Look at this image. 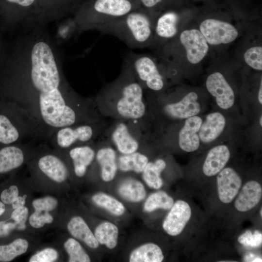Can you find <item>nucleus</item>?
<instances>
[{
    "label": "nucleus",
    "mask_w": 262,
    "mask_h": 262,
    "mask_svg": "<svg viewBox=\"0 0 262 262\" xmlns=\"http://www.w3.org/2000/svg\"><path fill=\"white\" fill-rule=\"evenodd\" d=\"M46 25L22 31L0 48V99L23 109L48 142L62 127L100 121L94 98L78 95L64 75L60 49Z\"/></svg>",
    "instance_id": "obj_1"
},
{
    "label": "nucleus",
    "mask_w": 262,
    "mask_h": 262,
    "mask_svg": "<svg viewBox=\"0 0 262 262\" xmlns=\"http://www.w3.org/2000/svg\"><path fill=\"white\" fill-rule=\"evenodd\" d=\"M96 98L113 103L118 119L138 124L144 121L147 113L144 89L125 58L119 76L102 88Z\"/></svg>",
    "instance_id": "obj_2"
},
{
    "label": "nucleus",
    "mask_w": 262,
    "mask_h": 262,
    "mask_svg": "<svg viewBox=\"0 0 262 262\" xmlns=\"http://www.w3.org/2000/svg\"><path fill=\"white\" fill-rule=\"evenodd\" d=\"M156 17V13L139 8L96 31L115 36L132 49H144L153 44Z\"/></svg>",
    "instance_id": "obj_3"
},
{
    "label": "nucleus",
    "mask_w": 262,
    "mask_h": 262,
    "mask_svg": "<svg viewBox=\"0 0 262 262\" xmlns=\"http://www.w3.org/2000/svg\"><path fill=\"white\" fill-rule=\"evenodd\" d=\"M139 8L138 0H87L73 11L72 22L79 33L96 31Z\"/></svg>",
    "instance_id": "obj_4"
},
{
    "label": "nucleus",
    "mask_w": 262,
    "mask_h": 262,
    "mask_svg": "<svg viewBox=\"0 0 262 262\" xmlns=\"http://www.w3.org/2000/svg\"><path fill=\"white\" fill-rule=\"evenodd\" d=\"M28 142L47 143L27 112L12 102L0 99V147Z\"/></svg>",
    "instance_id": "obj_5"
},
{
    "label": "nucleus",
    "mask_w": 262,
    "mask_h": 262,
    "mask_svg": "<svg viewBox=\"0 0 262 262\" xmlns=\"http://www.w3.org/2000/svg\"><path fill=\"white\" fill-rule=\"evenodd\" d=\"M44 21L40 0H0V32L22 31Z\"/></svg>",
    "instance_id": "obj_6"
},
{
    "label": "nucleus",
    "mask_w": 262,
    "mask_h": 262,
    "mask_svg": "<svg viewBox=\"0 0 262 262\" xmlns=\"http://www.w3.org/2000/svg\"><path fill=\"white\" fill-rule=\"evenodd\" d=\"M103 122L75 124L57 129L47 142L57 151L96 141L103 133Z\"/></svg>",
    "instance_id": "obj_7"
},
{
    "label": "nucleus",
    "mask_w": 262,
    "mask_h": 262,
    "mask_svg": "<svg viewBox=\"0 0 262 262\" xmlns=\"http://www.w3.org/2000/svg\"><path fill=\"white\" fill-rule=\"evenodd\" d=\"M125 59L143 89L158 92L163 89L164 78L155 61L151 56L131 52Z\"/></svg>",
    "instance_id": "obj_8"
},
{
    "label": "nucleus",
    "mask_w": 262,
    "mask_h": 262,
    "mask_svg": "<svg viewBox=\"0 0 262 262\" xmlns=\"http://www.w3.org/2000/svg\"><path fill=\"white\" fill-rule=\"evenodd\" d=\"M46 143L41 144L35 155V167L54 182H65L69 175L68 166L62 155L52 148L48 147Z\"/></svg>",
    "instance_id": "obj_9"
},
{
    "label": "nucleus",
    "mask_w": 262,
    "mask_h": 262,
    "mask_svg": "<svg viewBox=\"0 0 262 262\" xmlns=\"http://www.w3.org/2000/svg\"><path fill=\"white\" fill-rule=\"evenodd\" d=\"M139 125L123 120L117 121L110 128L109 138L116 150L121 154H129L139 149L143 139L135 131Z\"/></svg>",
    "instance_id": "obj_10"
},
{
    "label": "nucleus",
    "mask_w": 262,
    "mask_h": 262,
    "mask_svg": "<svg viewBox=\"0 0 262 262\" xmlns=\"http://www.w3.org/2000/svg\"><path fill=\"white\" fill-rule=\"evenodd\" d=\"M199 30L208 44L211 45L230 43L238 35L237 30L231 24L214 18H208L202 21Z\"/></svg>",
    "instance_id": "obj_11"
},
{
    "label": "nucleus",
    "mask_w": 262,
    "mask_h": 262,
    "mask_svg": "<svg viewBox=\"0 0 262 262\" xmlns=\"http://www.w3.org/2000/svg\"><path fill=\"white\" fill-rule=\"evenodd\" d=\"M97 144L98 142L94 141L58 152L68 158L75 175L82 178L95 159Z\"/></svg>",
    "instance_id": "obj_12"
},
{
    "label": "nucleus",
    "mask_w": 262,
    "mask_h": 262,
    "mask_svg": "<svg viewBox=\"0 0 262 262\" xmlns=\"http://www.w3.org/2000/svg\"><path fill=\"white\" fill-rule=\"evenodd\" d=\"M179 39L186 50L187 59L191 64H198L208 52V43L199 30H184L180 33Z\"/></svg>",
    "instance_id": "obj_13"
},
{
    "label": "nucleus",
    "mask_w": 262,
    "mask_h": 262,
    "mask_svg": "<svg viewBox=\"0 0 262 262\" xmlns=\"http://www.w3.org/2000/svg\"><path fill=\"white\" fill-rule=\"evenodd\" d=\"M169 210L162 227L167 234L176 236L182 232L191 219V208L186 201L178 200L174 203Z\"/></svg>",
    "instance_id": "obj_14"
},
{
    "label": "nucleus",
    "mask_w": 262,
    "mask_h": 262,
    "mask_svg": "<svg viewBox=\"0 0 262 262\" xmlns=\"http://www.w3.org/2000/svg\"><path fill=\"white\" fill-rule=\"evenodd\" d=\"M208 92L215 98L216 103L223 109H228L234 103V91L223 75L219 72L210 74L206 81Z\"/></svg>",
    "instance_id": "obj_15"
},
{
    "label": "nucleus",
    "mask_w": 262,
    "mask_h": 262,
    "mask_svg": "<svg viewBox=\"0 0 262 262\" xmlns=\"http://www.w3.org/2000/svg\"><path fill=\"white\" fill-rule=\"evenodd\" d=\"M242 179L232 168H224L217 174L218 196L223 203H230L237 196L242 186Z\"/></svg>",
    "instance_id": "obj_16"
},
{
    "label": "nucleus",
    "mask_w": 262,
    "mask_h": 262,
    "mask_svg": "<svg viewBox=\"0 0 262 262\" xmlns=\"http://www.w3.org/2000/svg\"><path fill=\"white\" fill-rule=\"evenodd\" d=\"M197 99V94L191 92L180 101L166 104L164 111L167 115L172 118L187 119L199 113L201 107Z\"/></svg>",
    "instance_id": "obj_17"
},
{
    "label": "nucleus",
    "mask_w": 262,
    "mask_h": 262,
    "mask_svg": "<svg viewBox=\"0 0 262 262\" xmlns=\"http://www.w3.org/2000/svg\"><path fill=\"white\" fill-rule=\"evenodd\" d=\"M95 159L99 166L102 180L105 182L113 180L118 169L114 148L108 145L98 147V142Z\"/></svg>",
    "instance_id": "obj_18"
},
{
    "label": "nucleus",
    "mask_w": 262,
    "mask_h": 262,
    "mask_svg": "<svg viewBox=\"0 0 262 262\" xmlns=\"http://www.w3.org/2000/svg\"><path fill=\"white\" fill-rule=\"evenodd\" d=\"M198 116L188 118L179 133V145L183 151L191 152L196 150L200 145L198 131L202 123Z\"/></svg>",
    "instance_id": "obj_19"
},
{
    "label": "nucleus",
    "mask_w": 262,
    "mask_h": 262,
    "mask_svg": "<svg viewBox=\"0 0 262 262\" xmlns=\"http://www.w3.org/2000/svg\"><path fill=\"white\" fill-rule=\"evenodd\" d=\"M262 196V187L260 183L256 180H249L239 191L234 207L239 212H247L259 203Z\"/></svg>",
    "instance_id": "obj_20"
},
{
    "label": "nucleus",
    "mask_w": 262,
    "mask_h": 262,
    "mask_svg": "<svg viewBox=\"0 0 262 262\" xmlns=\"http://www.w3.org/2000/svg\"><path fill=\"white\" fill-rule=\"evenodd\" d=\"M227 146L221 145L211 148L204 162L202 170L205 175L212 177L217 175L226 166L230 158Z\"/></svg>",
    "instance_id": "obj_21"
},
{
    "label": "nucleus",
    "mask_w": 262,
    "mask_h": 262,
    "mask_svg": "<svg viewBox=\"0 0 262 262\" xmlns=\"http://www.w3.org/2000/svg\"><path fill=\"white\" fill-rule=\"evenodd\" d=\"M154 27L153 43L157 40L174 38L178 31L179 16L174 11H167L158 16Z\"/></svg>",
    "instance_id": "obj_22"
},
{
    "label": "nucleus",
    "mask_w": 262,
    "mask_h": 262,
    "mask_svg": "<svg viewBox=\"0 0 262 262\" xmlns=\"http://www.w3.org/2000/svg\"><path fill=\"white\" fill-rule=\"evenodd\" d=\"M226 126V119L219 112L208 115L201 124L198 131L199 140L204 143H210L222 133Z\"/></svg>",
    "instance_id": "obj_23"
},
{
    "label": "nucleus",
    "mask_w": 262,
    "mask_h": 262,
    "mask_svg": "<svg viewBox=\"0 0 262 262\" xmlns=\"http://www.w3.org/2000/svg\"><path fill=\"white\" fill-rule=\"evenodd\" d=\"M67 228L73 237L82 241L90 248L96 249L98 247L99 244L94 234L82 217H72L67 223Z\"/></svg>",
    "instance_id": "obj_24"
},
{
    "label": "nucleus",
    "mask_w": 262,
    "mask_h": 262,
    "mask_svg": "<svg viewBox=\"0 0 262 262\" xmlns=\"http://www.w3.org/2000/svg\"><path fill=\"white\" fill-rule=\"evenodd\" d=\"M164 259L160 247L152 243H146L136 247L129 257L131 262H161Z\"/></svg>",
    "instance_id": "obj_25"
},
{
    "label": "nucleus",
    "mask_w": 262,
    "mask_h": 262,
    "mask_svg": "<svg viewBox=\"0 0 262 262\" xmlns=\"http://www.w3.org/2000/svg\"><path fill=\"white\" fill-rule=\"evenodd\" d=\"M118 192L123 198L132 202H140L146 196L143 183L134 178H127L121 182L118 187Z\"/></svg>",
    "instance_id": "obj_26"
},
{
    "label": "nucleus",
    "mask_w": 262,
    "mask_h": 262,
    "mask_svg": "<svg viewBox=\"0 0 262 262\" xmlns=\"http://www.w3.org/2000/svg\"><path fill=\"white\" fill-rule=\"evenodd\" d=\"M148 162V157L138 151L129 154H121L117 158L118 168L122 172L142 173Z\"/></svg>",
    "instance_id": "obj_27"
},
{
    "label": "nucleus",
    "mask_w": 262,
    "mask_h": 262,
    "mask_svg": "<svg viewBox=\"0 0 262 262\" xmlns=\"http://www.w3.org/2000/svg\"><path fill=\"white\" fill-rule=\"evenodd\" d=\"M166 166L165 162L162 159L148 162L142 172L143 179L148 186L156 190L162 187L163 181L161 174Z\"/></svg>",
    "instance_id": "obj_28"
},
{
    "label": "nucleus",
    "mask_w": 262,
    "mask_h": 262,
    "mask_svg": "<svg viewBox=\"0 0 262 262\" xmlns=\"http://www.w3.org/2000/svg\"><path fill=\"white\" fill-rule=\"evenodd\" d=\"M94 235L99 244L112 249L117 244L119 230L117 227L109 221H104L95 229Z\"/></svg>",
    "instance_id": "obj_29"
},
{
    "label": "nucleus",
    "mask_w": 262,
    "mask_h": 262,
    "mask_svg": "<svg viewBox=\"0 0 262 262\" xmlns=\"http://www.w3.org/2000/svg\"><path fill=\"white\" fill-rule=\"evenodd\" d=\"M174 203L173 198L166 192L159 191L152 193L147 197L144 203L143 209L147 213L158 209L169 210Z\"/></svg>",
    "instance_id": "obj_30"
},
{
    "label": "nucleus",
    "mask_w": 262,
    "mask_h": 262,
    "mask_svg": "<svg viewBox=\"0 0 262 262\" xmlns=\"http://www.w3.org/2000/svg\"><path fill=\"white\" fill-rule=\"evenodd\" d=\"M29 247L28 242L17 238L7 245L0 246V262H8L25 253Z\"/></svg>",
    "instance_id": "obj_31"
},
{
    "label": "nucleus",
    "mask_w": 262,
    "mask_h": 262,
    "mask_svg": "<svg viewBox=\"0 0 262 262\" xmlns=\"http://www.w3.org/2000/svg\"><path fill=\"white\" fill-rule=\"evenodd\" d=\"M92 199L97 205L115 215L120 216L125 213V208L124 205L108 194L102 192L97 193L92 196Z\"/></svg>",
    "instance_id": "obj_32"
},
{
    "label": "nucleus",
    "mask_w": 262,
    "mask_h": 262,
    "mask_svg": "<svg viewBox=\"0 0 262 262\" xmlns=\"http://www.w3.org/2000/svg\"><path fill=\"white\" fill-rule=\"evenodd\" d=\"M68 255L69 262H90V258L78 241L72 238H68L64 244Z\"/></svg>",
    "instance_id": "obj_33"
},
{
    "label": "nucleus",
    "mask_w": 262,
    "mask_h": 262,
    "mask_svg": "<svg viewBox=\"0 0 262 262\" xmlns=\"http://www.w3.org/2000/svg\"><path fill=\"white\" fill-rule=\"evenodd\" d=\"M246 63L252 68L262 70V47L254 46L247 49L244 54Z\"/></svg>",
    "instance_id": "obj_34"
},
{
    "label": "nucleus",
    "mask_w": 262,
    "mask_h": 262,
    "mask_svg": "<svg viewBox=\"0 0 262 262\" xmlns=\"http://www.w3.org/2000/svg\"><path fill=\"white\" fill-rule=\"evenodd\" d=\"M53 221V218L49 212L37 210H34L29 219L30 225L35 229L41 228L46 224L51 223Z\"/></svg>",
    "instance_id": "obj_35"
},
{
    "label": "nucleus",
    "mask_w": 262,
    "mask_h": 262,
    "mask_svg": "<svg viewBox=\"0 0 262 262\" xmlns=\"http://www.w3.org/2000/svg\"><path fill=\"white\" fill-rule=\"evenodd\" d=\"M57 199L51 196H47L34 199L32 202L34 210L50 212L55 209L58 206Z\"/></svg>",
    "instance_id": "obj_36"
},
{
    "label": "nucleus",
    "mask_w": 262,
    "mask_h": 262,
    "mask_svg": "<svg viewBox=\"0 0 262 262\" xmlns=\"http://www.w3.org/2000/svg\"><path fill=\"white\" fill-rule=\"evenodd\" d=\"M58 257L59 254L56 250L53 248L48 247L33 255L29 261L30 262H53L58 259Z\"/></svg>",
    "instance_id": "obj_37"
},
{
    "label": "nucleus",
    "mask_w": 262,
    "mask_h": 262,
    "mask_svg": "<svg viewBox=\"0 0 262 262\" xmlns=\"http://www.w3.org/2000/svg\"><path fill=\"white\" fill-rule=\"evenodd\" d=\"M238 242L245 246H258L262 243V234L258 231L252 234L250 230H247L239 237Z\"/></svg>",
    "instance_id": "obj_38"
},
{
    "label": "nucleus",
    "mask_w": 262,
    "mask_h": 262,
    "mask_svg": "<svg viewBox=\"0 0 262 262\" xmlns=\"http://www.w3.org/2000/svg\"><path fill=\"white\" fill-rule=\"evenodd\" d=\"M29 214L28 209L25 206L14 209L11 217L17 225L19 229L25 228V223Z\"/></svg>",
    "instance_id": "obj_39"
},
{
    "label": "nucleus",
    "mask_w": 262,
    "mask_h": 262,
    "mask_svg": "<svg viewBox=\"0 0 262 262\" xmlns=\"http://www.w3.org/2000/svg\"><path fill=\"white\" fill-rule=\"evenodd\" d=\"M19 191L16 185H12L4 190L0 194V199L4 204H11L18 196Z\"/></svg>",
    "instance_id": "obj_40"
},
{
    "label": "nucleus",
    "mask_w": 262,
    "mask_h": 262,
    "mask_svg": "<svg viewBox=\"0 0 262 262\" xmlns=\"http://www.w3.org/2000/svg\"><path fill=\"white\" fill-rule=\"evenodd\" d=\"M163 1L164 0H138L139 7L144 10L155 12V8Z\"/></svg>",
    "instance_id": "obj_41"
},
{
    "label": "nucleus",
    "mask_w": 262,
    "mask_h": 262,
    "mask_svg": "<svg viewBox=\"0 0 262 262\" xmlns=\"http://www.w3.org/2000/svg\"><path fill=\"white\" fill-rule=\"evenodd\" d=\"M17 228L15 222H7L5 221H0V237L8 236L11 230Z\"/></svg>",
    "instance_id": "obj_42"
},
{
    "label": "nucleus",
    "mask_w": 262,
    "mask_h": 262,
    "mask_svg": "<svg viewBox=\"0 0 262 262\" xmlns=\"http://www.w3.org/2000/svg\"><path fill=\"white\" fill-rule=\"evenodd\" d=\"M26 197V195H24L23 196H18L11 204L13 209L14 210L25 206Z\"/></svg>",
    "instance_id": "obj_43"
},
{
    "label": "nucleus",
    "mask_w": 262,
    "mask_h": 262,
    "mask_svg": "<svg viewBox=\"0 0 262 262\" xmlns=\"http://www.w3.org/2000/svg\"><path fill=\"white\" fill-rule=\"evenodd\" d=\"M80 0H67L69 9L70 7L69 3L72 4V10L74 11L80 5Z\"/></svg>",
    "instance_id": "obj_44"
},
{
    "label": "nucleus",
    "mask_w": 262,
    "mask_h": 262,
    "mask_svg": "<svg viewBox=\"0 0 262 262\" xmlns=\"http://www.w3.org/2000/svg\"><path fill=\"white\" fill-rule=\"evenodd\" d=\"M258 100L259 103L262 104V80L261 79V82H260V88L258 92Z\"/></svg>",
    "instance_id": "obj_45"
},
{
    "label": "nucleus",
    "mask_w": 262,
    "mask_h": 262,
    "mask_svg": "<svg viewBox=\"0 0 262 262\" xmlns=\"http://www.w3.org/2000/svg\"><path fill=\"white\" fill-rule=\"evenodd\" d=\"M5 211V206L4 203L0 201V216Z\"/></svg>",
    "instance_id": "obj_46"
},
{
    "label": "nucleus",
    "mask_w": 262,
    "mask_h": 262,
    "mask_svg": "<svg viewBox=\"0 0 262 262\" xmlns=\"http://www.w3.org/2000/svg\"><path fill=\"white\" fill-rule=\"evenodd\" d=\"M3 40L2 39V33L0 32V47L1 45Z\"/></svg>",
    "instance_id": "obj_47"
},
{
    "label": "nucleus",
    "mask_w": 262,
    "mask_h": 262,
    "mask_svg": "<svg viewBox=\"0 0 262 262\" xmlns=\"http://www.w3.org/2000/svg\"><path fill=\"white\" fill-rule=\"evenodd\" d=\"M259 122H260V125H261V126H262V115L260 117Z\"/></svg>",
    "instance_id": "obj_48"
},
{
    "label": "nucleus",
    "mask_w": 262,
    "mask_h": 262,
    "mask_svg": "<svg viewBox=\"0 0 262 262\" xmlns=\"http://www.w3.org/2000/svg\"><path fill=\"white\" fill-rule=\"evenodd\" d=\"M260 214L261 217H262V208H261L260 211Z\"/></svg>",
    "instance_id": "obj_49"
}]
</instances>
